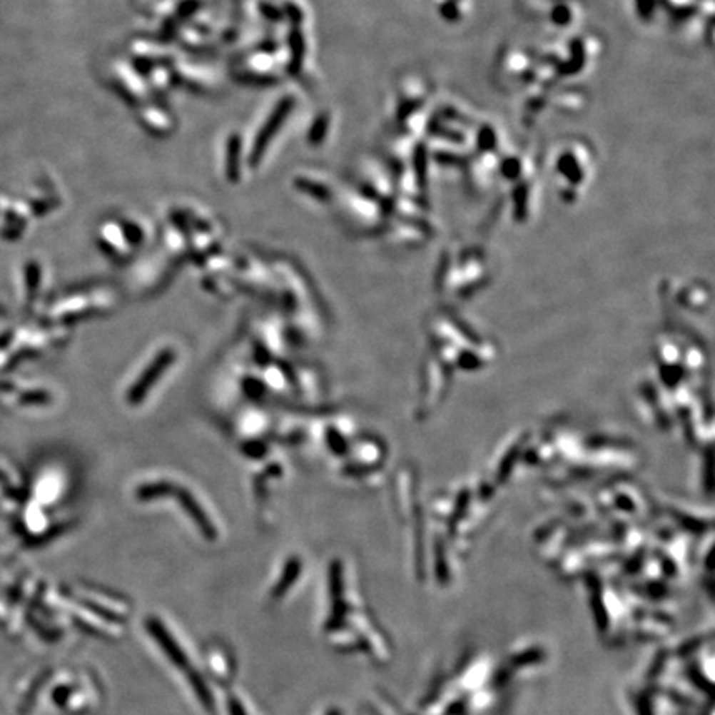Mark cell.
Listing matches in <instances>:
<instances>
[{"instance_id":"2","label":"cell","mask_w":715,"mask_h":715,"mask_svg":"<svg viewBox=\"0 0 715 715\" xmlns=\"http://www.w3.org/2000/svg\"><path fill=\"white\" fill-rule=\"evenodd\" d=\"M146 628L149 631V634L153 636V639L156 641L161 647H163L164 654L169 657L171 662H173L174 666H178L179 669L191 672V664H189L188 654H186V652L181 649V646L178 644V642H176L174 637H171L168 629L164 628V624L156 618H149L146 621Z\"/></svg>"},{"instance_id":"1","label":"cell","mask_w":715,"mask_h":715,"mask_svg":"<svg viewBox=\"0 0 715 715\" xmlns=\"http://www.w3.org/2000/svg\"><path fill=\"white\" fill-rule=\"evenodd\" d=\"M174 361H176V351L174 350L166 348V350L161 351V353L154 358L151 365L148 366V370L138 377V381L134 382V386L128 391V396H126L128 402L131 404V406H138V404H141L148 392L151 391L154 382H156L159 377L164 375V371L168 370V367L173 365Z\"/></svg>"},{"instance_id":"3","label":"cell","mask_w":715,"mask_h":715,"mask_svg":"<svg viewBox=\"0 0 715 715\" xmlns=\"http://www.w3.org/2000/svg\"><path fill=\"white\" fill-rule=\"evenodd\" d=\"M171 495L178 497V500L181 502V505H183V509L188 512V515L193 518V522L201 528L202 535H204L206 538H209V540H214V538L217 537V530H215L214 523H211L209 518H207V514L204 510H202V507L198 504V502H196L193 494H191L189 490H184V489H181V487L174 485L173 494Z\"/></svg>"},{"instance_id":"5","label":"cell","mask_w":715,"mask_h":715,"mask_svg":"<svg viewBox=\"0 0 715 715\" xmlns=\"http://www.w3.org/2000/svg\"><path fill=\"white\" fill-rule=\"evenodd\" d=\"M229 711H230V715H247L245 711H243L240 701H237V699H234V697H232L229 701Z\"/></svg>"},{"instance_id":"6","label":"cell","mask_w":715,"mask_h":715,"mask_svg":"<svg viewBox=\"0 0 715 715\" xmlns=\"http://www.w3.org/2000/svg\"><path fill=\"white\" fill-rule=\"evenodd\" d=\"M328 715H338V714H336V712H331V714H328Z\"/></svg>"},{"instance_id":"4","label":"cell","mask_w":715,"mask_h":715,"mask_svg":"<svg viewBox=\"0 0 715 715\" xmlns=\"http://www.w3.org/2000/svg\"><path fill=\"white\" fill-rule=\"evenodd\" d=\"M300 569H302V563H300V559L297 557L290 558L288 562H287V564H285L283 573H282V577H280V579L277 582L275 588L272 589V598L280 599L285 593L288 592L290 588L293 587V583L297 582V578H298V574H300Z\"/></svg>"}]
</instances>
